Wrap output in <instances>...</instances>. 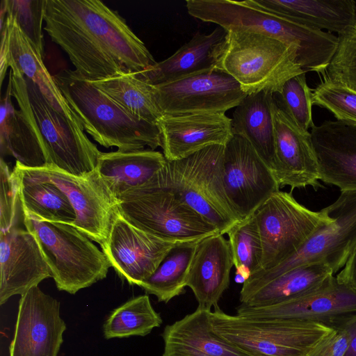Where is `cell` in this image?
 <instances>
[{
  "label": "cell",
  "instance_id": "83f0119b",
  "mask_svg": "<svg viewBox=\"0 0 356 356\" xmlns=\"http://www.w3.org/2000/svg\"><path fill=\"white\" fill-rule=\"evenodd\" d=\"M261 7L297 23L339 35L356 27L353 0H255Z\"/></svg>",
  "mask_w": 356,
  "mask_h": 356
},
{
  "label": "cell",
  "instance_id": "9a60e30c",
  "mask_svg": "<svg viewBox=\"0 0 356 356\" xmlns=\"http://www.w3.org/2000/svg\"><path fill=\"white\" fill-rule=\"evenodd\" d=\"M1 157L12 156L31 169L47 166L45 143L31 110L24 77L11 70L1 100Z\"/></svg>",
  "mask_w": 356,
  "mask_h": 356
},
{
  "label": "cell",
  "instance_id": "1f68e13d",
  "mask_svg": "<svg viewBox=\"0 0 356 356\" xmlns=\"http://www.w3.org/2000/svg\"><path fill=\"white\" fill-rule=\"evenodd\" d=\"M89 81L140 120L156 124L163 115L155 99L154 86L135 73Z\"/></svg>",
  "mask_w": 356,
  "mask_h": 356
},
{
  "label": "cell",
  "instance_id": "ba28073f",
  "mask_svg": "<svg viewBox=\"0 0 356 356\" xmlns=\"http://www.w3.org/2000/svg\"><path fill=\"white\" fill-rule=\"evenodd\" d=\"M332 222L317 229L293 255L277 266L251 274L240 291V301L277 277L300 266L321 264L334 275L343 268L356 247V191H341L326 207Z\"/></svg>",
  "mask_w": 356,
  "mask_h": 356
},
{
  "label": "cell",
  "instance_id": "484cf974",
  "mask_svg": "<svg viewBox=\"0 0 356 356\" xmlns=\"http://www.w3.org/2000/svg\"><path fill=\"white\" fill-rule=\"evenodd\" d=\"M211 310L195 312L165 326L162 356H249L218 334L210 321Z\"/></svg>",
  "mask_w": 356,
  "mask_h": 356
},
{
  "label": "cell",
  "instance_id": "3957f363",
  "mask_svg": "<svg viewBox=\"0 0 356 356\" xmlns=\"http://www.w3.org/2000/svg\"><path fill=\"white\" fill-rule=\"evenodd\" d=\"M54 79L84 131L102 146L119 151L161 147L156 124L133 115L76 71L63 70Z\"/></svg>",
  "mask_w": 356,
  "mask_h": 356
},
{
  "label": "cell",
  "instance_id": "9c48e42d",
  "mask_svg": "<svg viewBox=\"0 0 356 356\" xmlns=\"http://www.w3.org/2000/svg\"><path fill=\"white\" fill-rule=\"evenodd\" d=\"M213 330L249 356H306L334 329L317 323L260 320L210 313Z\"/></svg>",
  "mask_w": 356,
  "mask_h": 356
},
{
  "label": "cell",
  "instance_id": "74e56055",
  "mask_svg": "<svg viewBox=\"0 0 356 356\" xmlns=\"http://www.w3.org/2000/svg\"><path fill=\"white\" fill-rule=\"evenodd\" d=\"M312 104L327 109L337 121L356 127V92L347 86L324 79L312 91Z\"/></svg>",
  "mask_w": 356,
  "mask_h": 356
},
{
  "label": "cell",
  "instance_id": "f35d334b",
  "mask_svg": "<svg viewBox=\"0 0 356 356\" xmlns=\"http://www.w3.org/2000/svg\"><path fill=\"white\" fill-rule=\"evenodd\" d=\"M337 51L324 79L341 83L356 92V27L340 35Z\"/></svg>",
  "mask_w": 356,
  "mask_h": 356
},
{
  "label": "cell",
  "instance_id": "f546056e",
  "mask_svg": "<svg viewBox=\"0 0 356 356\" xmlns=\"http://www.w3.org/2000/svg\"><path fill=\"white\" fill-rule=\"evenodd\" d=\"M334 277L332 269L324 264L302 266L277 277L240 302L256 307L284 302L318 291Z\"/></svg>",
  "mask_w": 356,
  "mask_h": 356
},
{
  "label": "cell",
  "instance_id": "7402d4cb",
  "mask_svg": "<svg viewBox=\"0 0 356 356\" xmlns=\"http://www.w3.org/2000/svg\"><path fill=\"white\" fill-rule=\"evenodd\" d=\"M0 30L1 84L3 83L8 67H10L13 72L23 75L34 82L55 110L83 127L61 94L54 76L47 70L43 59L24 36L15 19L6 15Z\"/></svg>",
  "mask_w": 356,
  "mask_h": 356
},
{
  "label": "cell",
  "instance_id": "4dcf8cb0",
  "mask_svg": "<svg viewBox=\"0 0 356 356\" xmlns=\"http://www.w3.org/2000/svg\"><path fill=\"white\" fill-rule=\"evenodd\" d=\"M13 172L17 180L23 212L40 220L72 225L76 213L60 188L51 181L29 175L17 163Z\"/></svg>",
  "mask_w": 356,
  "mask_h": 356
},
{
  "label": "cell",
  "instance_id": "ac0fdd59",
  "mask_svg": "<svg viewBox=\"0 0 356 356\" xmlns=\"http://www.w3.org/2000/svg\"><path fill=\"white\" fill-rule=\"evenodd\" d=\"M355 314L356 291L334 277L318 291L284 302L258 307L241 304L236 315L252 319L312 322L334 329Z\"/></svg>",
  "mask_w": 356,
  "mask_h": 356
},
{
  "label": "cell",
  "instance_id": "5bb4252c",
  "mask_svg": "<svg viewBox=\"0 0 356 356\" xmlns=\"http://www.w3.org/2000/svg\"><path fill=\"white\" fill-rule=\"evenodd\" d=\"M222 175L227 197L241 220L280 191L274 173L249 142L238 135H234L225 145Z\"/></svg>",
  "mask_w": 356,
  "mask_h": 356
},
{
  "label": "cell",
  "instance_id": "d4e9b609",
  "mask_svg": "<svg viewBox=\"0 0 356 356\" xmlns=\"http://www.w3.org/2000/svg\"><path fill=\"white\" fill-rule=\"evenodd\" d=\"M227 35V31L219 26L209 34L197 33L169 58L135 74L156 86L216 70Z\"/></svg>",
  "mask_w": 356,
  "mask_h": 356
},
{
  "label": "cell",
  "instance_id": "6da1fadb",
  "mask_svg": "<svg viewBox=\"0 0 356 356\" xmlns=\"http://www.w3.org/2000/svg\"><path fill=\"white\" fill-rule=\"evenodd\" d=\"M44 30L92 81L138 73L156 62L118 12L99 0H47Z\"/></svg>",
  "mask_w": 356,
  "mask_h": 356
},
{
  "label": "cell",
  "instance_id": "8fae6325",
  "mask_svg": "<svg viewBox=\"0 0 356 356\" xmlns=\"http://www.w3.org/2000/svg\"><path fill=\"white\" fill-rule=\"evenodd\" d=\"M29 104L45 143L47 164L76 177L95 170L102 152L84 129L55 110L38 86L24 76Z\"/></svg>",
  "mask_w": 356,
  "mask_h": 356
},
{
  "label": "cell",
  "instance_id": "2e32d148",
  "mask_svg": "<svg viewBox=\"0 0 356 356\" xmlns=\"http://www.w3.org/2000/svg\"><path fill=\"white\" fill-rule=\"evenodd\" d=\"M177 244L135 227L117 210L101 247L118 275L129 284L140 286Z\"/></svg>",
  "mask_w": 356,
  "mask_h": 356
},
{
  "label": "cell",
  "instance_id": "5b68a950",
  "mask_svg": "<svg viewBox=\"0 0 356 356\" xmlns=\"http://www.w3.org/2000/svg\"><path fill=\"white\" fill-rule=\"evenodd\" d=\"M224 148V145H213L181 159L167 160L160 175L163 186L213 225L222 235L241 220L225 189Z\"/></svg>",
  "mask_w": 356,
  "mask_h": 356
},
{
  "label": "cell",
  "instance_id": "30bf717a",
  "mask_svg": "<svg viewBox=\"0 0 356 356\" xmlns=\"http://www.w3.org/2000/svg\"><path fill=\"white\" fill-rule=\"evenodd\" d=\"M263 247L261 270H268L296 252L317 229L332 222L326 207L312 211L291 193H273L254 213ZM259 271V270H258Z\"/></svg>",
  "mask_w": 356,
  "mask_h": 356
},
{
  "label": "cell",
  "instance_id": "836d02e7",
  "mask_svg": "<svg viewBox=\"0 0 356 356\" xmlns=\"http://www.w3.org/2000/svg\"><path fill=\"white\" fill-rule=\"evenodd\" d=\"M162 319L152 307L148 295L127 301L115 309L103 326L106 339L145 336L159 327Z\"/></svg>",
  "mask_w": 356,
  "mask_h": 356
},
{
  "label": "cell",
  "instance_id": "d6a6232c",
  "mask_svg": "<svg viewBox=\"0 0 356 356\" xmlns=\"http://www.w3.org/2000/svg\"><path fill=\"white\" fill-rule=\"evenodd\" d=\"M199 241L177 244L165 256L156 270L140 284L147 294L159 302H168L183 293L190 266Z\"/></svg>",
  "mask_w": 356,
  "mask_h": 356
},
{
  "label": "cell",
  "instance_id": "52a82bcc",
  "mask_svg": "<svg viewBox=\"0 0 356 356\" xmlns=\"http://www.w3.org/2000/svg\"><path fill=\"white\" fill-rule=\"evenodd\" d=\"M161 172L148 184L117 197V210L121 216L150 234L177 243L199 241L220 234L213 225L161 184Z\"/></svg>",
  "mask_w": 356,
  "mask_h": 356
},
{
  "label": "cell",
  "instance_id": "7a4b0ae2",
  "mask_svg": "<svg viewBox=\"0 0 356 356\" xmlns=\"http://www.w3.org/2000/svg\"><path fill=\"white\" fill-rule=\"evenodd\" d=\"M186 6L192 17L225 30L253 31L293 46L305 72L323 74L338 47L337 36L273 13L255 0H187Z\"/></svg>",
  "mask_w": 356,
  "mask_h": 356
},
{
  "label": "cell",
  "instance_id": "d590c367",
  "mask_svg": "<svg viewBox=\"0 0 356 356\" xmlns=\"http://www.w3.org/2000/svg\"><path fill=\"white\" fill-rule=\"evenodd\" d=\"M305 73L286 81L280 93L273 94L275 103L300 128L308 131L314 125L312 119V91Z\"/></svg>",
  "mask_w": 356,
  "mask_h": 356
},
{
  "label": "cell",
  "instance_id": "277c9868",
  "mask_svg": "<svg viewBox=\"0 0 356 356\" xmlns=\"http://www.w3.org/2000/svg\"><path fill=\"white\" fill-rule=\"evenodd\" d=\"M227 31L216 70L232 76L247 95L280 93L286 81L307 72L299 64L293 46L253 31Z\"/></svg>",
  "mask_w": 356,
  "mask_h": 356
},
{
  "label": "cell",
  "instance_id": "44dd1931",
  "mask_svg": "<svg viewBox=\"0 0 356 356\" xmlns=\"http://www.w3.org/2000/svg\"><path fill=\"white\" fill-rule=\"evenodd\" d=\"M156 125L168 161L186 158L207 147L225 145L234 136L225 113L163 115Z\"/></svg>",
  "mask_w": 356,
  "mask_h": 356
},
{
  "label": "cell",
  "instance_id": "7c38bea8",
  "mask_svg": "<svg viewBox=\"0 0 356 356\" xmlns=\"http://www.w3.org/2000/svg\"><path fill=\"white\" fill-rule=\"evenodd\" d=\"M154 86L163 115L225 113L248 95L224 71H206Z\"/></svg>",
  "mask_w": 356,
  "mask_h": 356
},
{
  "label": "cell",
  "instance_id": "b9f144b4",
  "mask_svg": "<svg viewBox=\"0 0 356 356\" xmlns=\"http://www.w3.org/2000/svg\"><path fill=\"white\" fill-rule=\"evenodd\" d=\"M336 278L339 283L356 291V247Z\"/></svg>",
  "mask_w": 356,
  "mask_h": 356
},
{
  "label": "cell",
  "instance_id": "7bdbcfd3",
  "mask_svg": "<svg viewBox=\"0 0 356 356\" xmlns=\"http://www.w3.org/2000/svg\"><path fill=\"white\" fill-rule=\"evenodd\" d=\"M353 330V335L347 352L344 356H356V314L348 320Z\"/></svg>",
  "mask_w": 356,
  "mask_h": 356
},
{
  "label": "cell",
  "instance_id": "e575fe53",
  "mask_svg": "<svg viewBox=\"0 0 356 356\" xmlns=\"http://www.w3.org/2000/svg\"><path fill=\"white\" fill-rule=\"evenodd\" d=\"M234 266L250 275L261 268L263 247L254 214L241 220L227 232Z\"/></svg>",
  "mask_w": 356,
  "mask_h": 356
},
{
  "label": "cell",
  "instance_id": "cb8c5ba5",
  "mask_svg": "<svg viewBox=\"0 0 356 356\" xmlns=\"http://www.w3.org/2000/svg\"><path fill=\"white\" fill-rule=\"evenodd\" d=\"M234 266L228 240L217 234L201 240L196 248L186 280L198 307L211 310L218 307L229 287Z\"/></svg>",
  "mask_w": 356,
  "mask_h": 356
},
{
  "label": "cell",
  "instance_id": "4316f807",
  "mask_svg": "<svg viewBox=\"0 0 356 356\" xmlns=\"http://www.w3.org/2000/svg\"><path fill=\"white\" fill-rule=\"evenodd\" d=\"M163 154L151 149L102 152L96 171L117 199L152 181L166 164Z\"/></svg>",
  "mask_w": 356,
  "mask_h": 356
},
{
  "label": "cell",
  "instance_id": "ffe728a7",
  "mask_svg": "<svg viewBox=\"0 0 356 356\" xmlns=\"http://www.w3.org/2000/svg\"><path fill=\"white\" fill-rule=\"evenodd\" d=\"M0 305L51 277L35 237L18 226L0 232Z\"/></svg>",
  "mask_w": 356,
  "mask_h": 356
},
{
  "label": "cell",
  "instance_id": "d6986e66",
  "mask_svg": "<svg viewBox=\"0 0 356 356\" xmlns=\"http://www.w3.org/2000/svg\"><path fill=\"white\" fill-rule=\"evenodd\" d=\"M274 124L276 169L275 177L280 188L322 187L319 183L318 164L312 136L300 128L275 101L272 108Z\"/></svg>",
  "mask_w": 356,
  "mask_h": 356
},
{
  "label": "cell",
  "instance_id": "f1b7e54d",
  "mask_svg": "<svg viewBox=\"0 0 356 356\" xmlns=\"http://www.w3.org/2000/svg\"><path fill=\"white\" fill-rule=\"evenodd\" d=\"M273 102V94L270 92L248 95L235 108L231 119L233 134L246 139L275 175Z\"/></svg>",
  "mask_w": 356,
  "mask_h": 356
},
{
  "label": "cell",
  "instance_id": "8992f818",
  "mask_svg": "<svg viewBox=\"0 0 356 356\" xmlns=\"http://www.w3.org/2000/svg\"><path fill=\"white\" fill-rule=\"evenodd\" d=\"M23 223L37 239L59 291L75 294L106 277L111 266L104 253L75 227L24 212Z\"/></svg>",
  "mask_w": 356,
  "mask_h": 356
},
{
  "label": "cell",
  "instance_id": "ab89813d",
  "mask_svg": "<svg viewBox=\"0 0 356 356\" xmlns=\"http://www.w3.org/2000/svg\"><path fill=\"white\" fill-rule=\"evenodd\" d=\"M0 169V232H3L18 225L22 208L17 178L3 158H1Z\"/></svg>",
  "mask_w": 356,
  "mask_h": 356
},
{
  "label": "cell",
  "instance_id": "e0dca14e",
  "mask_svg": "<svg viewBox=\"0 0 356 356\" xmlns=\"http://www.w3.org/2000/svg\"><path fill=\"white\" fill-rule=\"evenodd\" d=\"M66 329L60 302L34 286L19 299L9 356H58Z\"/></svg>",
  "mask_w": 356,
  "mask_h": 356
},
{
  "label": "cell",
  "instance_id": "60d3db41",
  "mask_svg": "<svg viewBox=\"0 0 356 356\" xmlns=\"http://www.w3.org/2000/svg\"><path fill=\"white\" fill-rule=\"evenodd\" d=\"M348 318L319 341L306 356H344L353 335Z\"/></svg>",
  "mask_w": 356,
  "mask_h": 356
},
{
  "label": "cell",
  "instance_id": "603a6c76",
  "mask_svg": "<svg viewBox=\"0 0 356 356\" xmlns=\"http://www.w3.org/2000/svg\"><path fill=\"white\" fill-rule=\"evenodd\" d=\"M319 180L341 191H356V127L325 120L310 132Z\"/></svg>",
  "mask_w": 356,
  "mask_h": 356
},
{
  "label": "cell",
  "instance_id": "8d00e7d4",
  "mask_svg": "<svg viewBox=\"0 0 356 356\" xmlns=\"http://www.w3.org/2000/svg\"><path fill=\"white\" fill-rule=\"evenodd\" d=\"M47 0H2L1 8L11 16L24 36L42 59L44 58V42L42 23Z\"/></svg>",
  "mask_w": 356,
  "mask_h": 356
},
{
  "label": "cell",
  "instance_id": "4fadbf2b",
  "mask_svg": "<svg viewBox=\"0 0 356 356\" xmlns=\"http://www.w3.org/2000/svg\"><path fill=\"white\" fill-rule=\"evenodd\" d=\"M22 167L29 175L52 182L65 193L76 213L72 226L100 245L106 239L118 200L96 170L83 177H76L50 166Z\"/></svg>",
  "mask_w": 356,
  "mask_h": 356
}]
</instances>
